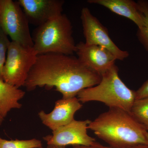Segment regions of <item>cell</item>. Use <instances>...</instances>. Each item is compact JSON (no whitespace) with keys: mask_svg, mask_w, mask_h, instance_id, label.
Segmentation results:
<instances>
[{"mask_svg":"<svg viewBox=\"0 0 148 148\" xmlns=\"http://www.w3.org/2000/svg\"><path fill=\"white\" fill-rule=\"evenodd\" d=\"M101 80L100 74L85 66L77 57L49 53L38 56L24 86L29 91L38 87H54L62 98L67 99L97 85Z\"/></svg>","mask_w":148,"mask_h":148,"instance_id":"6da1fadb","label":"cell"},{"mask_svg":"<svg viewBox=\"0 0 148 148\" xmlns=\"http://www.w3.org/2000/svg\"><path fill=\"white\" fill-rule=\"evenodd\" d=\"M88 129L112 147L148 145V131L130 113L121 109L109 108L91 121Z\"/></svg>","mask_w":148,"mask_h":148,"instance_id":"7a4b0ae2","label":"cell"},{"mask_svg":"<svg viewBox=\"0 0 148 148\" xmlns=\"http://www.w3.org/2000/svg\"><path fill=\"white\" fill-rule=\"evenodd\" d=\"M77 98L83 103L98 101L109 108H119L130 112L136 100L135 91L131 90L121 79L115 64L101 75L100 82L80 91Z\"/></svg>","mask_w":148,"mask_h":148,"instance_id":"3957f363","label":"cell"},{"mask_svg":"<svg viewBox=\"0 0 148 148\" xmlns=\"http://www.w3.org/2000/svg\"><path fill=\"white\" fill-rule=\"evenodd\" d=\"M32 37L33 48L38 55L49 53L73 55L76 51L73 25L64 14L37 27Z\"/></svg>","mask_w":148,"mask_h":148,"instance_id":"277c9868","label":"cell"},{"mask_svg":"<svg viewBox=\"0 0 148 148\" xmlns=\"http://www.w3.org/2000/svg\"><path fill=\"white\" fill-rule=\"evenodd\" d=\"M38 56L33 47L11 41L3 69L4 81L17 88L24 86Z\"/></svg>","mask_w":148,"mask_h":148,"instance_id":"5b68a950","label":"cell"},{"mask_svg":"<svg viewBox=\"0 0 148 148\" xmlns=\"http://www.w3.org/2000/svg\"><path fill=\"white\" fill-rule=\"evenodd\" d=\"M29 24L17 1L0 0V26L12 41L24 46L33 47Z\"/></svg>","mask_w":148,"mask_h":148,"instance_id":"8992f818","label":"cell"},{"mask_svg":"<svg viewBox=\"0 0 148 148\" xmlns=\"http://www.w3.org/2000/svg\"><path fill=\"white\" fill-rule=\"evenodd\" d=\"M80 18L85 44L105 48L112 52L117 60L123 61L129 56L127 51L121 50L113 42L109 36L108 30L92 15L88 8L82 9Z\"/></svg>","mask_w":148,"mask_h":148,"instance_id":"52a82bcc","label":"cell"},{"mask_svg":"<svg viewBox=\"0 0 148 148\" xmlns=\"http://www.w3.org/2000/svg\"><path fill=\"white\" fill-rule=\"evenodd\" d=\"M91 121L74 119L66 125L52 131V135L44 137L47 145L65 147L68 145L90 147L96 142L87 134L88 126Z\"/></svg>","mask_w":148,"mask_h":148,"instance_id":"ba28073f","label":"cell"},{"mask_svg":"<svg viewBox=\"0 0 148 148\" xmlns=\"http://www.w3.org/2000/svg\"><path fill=\"white\" fill-rule=\"evenodd\" d=\"M29 23L37 27L62 14V0H18Z\"/></svg>","mask_w":148,"mask_h":148,"instance_id":"9c48e42d","label":"cell"},{"mask_svg":"<svg viewBox=\"0 0 148 148\" xmlns=\"http://www.w3.org/2000/svg\"><path fill=\"white\" fill-rule=\"evenodd\" d=\"M76 48L75 53L80 61L101 76L115 64L117 60L115 56L105 48L88 45L80 42L77 45Z\"/></svg>","mask_w":148,"mask_h":148,"instance_id":"30bf717a","label":"cell"},{"mask_svg":"<svg viewBox=\"0 0 148 148\" xmlns=\"http://www.w3.org/2000/svg\"><path fill=\"white\" fill-rule=\"evenodd\" d=\"M82 106L77 97L62 98L55 102L54 109L50 113H46L42 110L38 115L43 124L53 131L75 119V114Z\"/></svg>","mask_w":148,"mask_h":148,"instance_id":"8fae6325","label":"cell"},{"mask_svg":"<svg viewBox=\"0 0 148 148\" xmlns=\"http://www.w3.org/2000/svg\"><path fill=\"white\" fill-rule=\"evenodd\" d=\"M88 2L103 6L114 13L130 19L138 29L144 26L143 14L138 3L132 0H89Z\"/></svg>","mask_w":148,"mask_h":148,"instance_id":"7c38bea8","label":"cell"},{"mask_svg":"<svg viewBox=\"0 0 148 148\" xmlns=\"http://www.w3.org/2000/svg\"><path fill=\"white\" fill-rule=\"evenodd\" d=\"M25 95L24 90L0 79V115L4 119L12 109L21 108L19 101Z\"/></svg>","mask_w":148,"mask_h":148,"instance_id":"4fadbf2b","label":"cell"},{"mask_svg":"<svg viewBox=\"0 0 148 148\" xmlns=\"http://www.w3.org/2000/svg\"><path fill=\"white\" fill-rule=\"evenodd\" d=\"M130 113L148 132V97L135 100Z\"/></svg>","mask_w":148,"mask_h":148,"instance_id":"5bb4252c","label":"cell"},{"mask_svg":"<svg viewBox=\"0 0 148 148\" xmlns=\"http://www.w3.org/2000/svg\"><path fill=\"white\" fill-rule=\"evenodd\" d=\"M139 10L143 14L144 26L138 29L137 36L141 43L148 51V2L141 0L137 2Z\"/></svg>","mask_w":148,"mask_h":148,"instance_id":"9a60e30c","label":"cell"},{"mask_svg":"<svg viewBox=\"0 0 148 148\" xmlns=\"http://www.w3.org/2000/svg\"><path fill=\"white\" fill-rule=\"evenodd\" d=\"M41 141L36 139L8 140L0 136V148H42Z\"/></svg>","mask_w":148,"mask_h":148,"instance_id":"2e32d148","label":"cell"},{"mask_svg":"<svg viewBox=\"0 0 148 148\" xmlns=\"http://www.w3.org/2000/svg\"><path fill=\"white\" fill-rule=\"evenodd\" d=\"M11 41L8 36L4 32L0 26V79H3V69L6 60L8 50Z\"/></svg>","mask_w":148,"mask_h":148,"instance_id":"e0dca14e","label":"cell"},{"mask_svg":"<svg viewBox=\"0 0 148 148\" xmlns=\"http://www.w3.org/2000/svg\"><path fill=\"white\" fill-rule=\"evenodd\" d=\"M73 148H148V145H138L125 148H114L112 147H107L101 145L100 143L95 142L93 145L90 147H85L83 146H75Z\"/></svg>","mask_w":148,"mask_h":148,"instance_id":"ac0fdd59","label":"cell"},{"mask_svg":"<svg viewBox=\"0 0 148 148\" xmlns=\"http://www.w3.org/2000/svg\"><path fill=\"white\" fill-rule=\"evenodd\" d=\"M135 95L136 100L148 97V80L138 90L135 91Z\"/></svg>","mask_w":148,"mask_h":148,"instance_id":"d6986e66","label":"cell"},{"mask_svg":"<svg viewBox=\"0 0 148 148\" xmlns=\"http://www.w3.org/2000/svg\"><path fill=\"white\" fill-rule=\"evenodd\" d=\"M42 148H66L65 147H58V146L47 145L46 147Z\"/></svg>","mask_w":148,"mask_h":148,"instance_id":"ffe728a7","label":"cell"},{"mask_svg":"<svg viewBox=\"0 0 148 148\" xmlns=\"http://www.w3.org/2000/svg\"><path fill=\"white\" fill-rule=\"evenodd\" d=\"M4 119L0 115V125H1L2 124L3 121H4Z\"/></svg>","mask_w":148,"mask_h":148,"instance_id":"44dd1931","label":"cell"},{"mask_svg":"<svg viewBox=\"0 0 148 148\" xmlns=\"http://www.w3.org/2000/svg\"><path fill=\"white\" fill-rule=\"evenodd\" d=\"M147 139H148V132H147Z\"/></svg>","mask_w":148,"mask_h":148,"instance_id":"7402d4cb","label":"cell"}]
</instances>
